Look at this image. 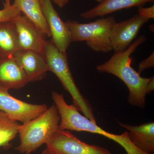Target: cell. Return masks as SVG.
<instances>
[{"instance_id":"cell-20","label":"cell","mask_w":154,"mask_h":154,"mask_svg":"<svg viewBox=\"0 0 154 154\" xmlns=\"http://www.w3.org/2000/svg\"><path fill=\"white\" fill-rule=\"evenodd\" d=\"M138 14L141 17L149 19L154 18V6L148 8H144L143 6L138 7Z\"/></svg>"},{"instance_id":"cell-11","label":"cell","mask_w":154,"mask_h":154,"mask_svg":"<svg viewBox=\"0 0 154 154\" xmlns=\"http://www.w3.org/2000/svg\"><path fill=\"white\" fill-rule=\"evenodd\" d=\"M13 56L29 82L43 79L48 71L46 62L42 54L33 51L19 50Z\"/></svg>"},{"instance_id":"cell-14","label":"cell","mask_w":154,"mask_h":154,"mask_svg":"<svg viewBox=\"0 0 154 154\" xmlns=\"http://www.w3.org/2000/svg\"><path fill=\"white\" fill-rule=\"evenodd\" d=\"M154 0H105L85 12L81 17L85 19L103 17L116 11L133 7L143 6L147 3L153 2Z\"/></svg>"},{"instance_id":"cell-4","label":"cell","mask_w":154,"mask_h":154,"mask_svg":"<svg viewBox=\"0 0 154 154\" xmlns=\"http://www.w3.org/2000/svg\"><path fill=\"white\" fill-rule=\"evenodd\" d=\"M60 122L57 107L53 105L38 117L22 123L18 131L20 144L15 149L22 154L35 151L59 129Z\"/></svg>"},{"instance_id":"cell-17","label":"cell","mask_w":154,"mask_h":154,"mask_svg":"<svg viewBox=\"0 0 154 154\" xmlns=\"http://www.w3.org/2000/svg\"><path fill=\"white\" fill-rule=\"evenodd\" d=\"M20 124L0 110V148L8 149L18 134Z\"/></svg>"},{"instance_id":"cell-16","label":"cell","mask_w":154,"mask_h":154,"mask_svg":"<svg viewBox=\"0 0 154 154\" xmlns=\"http://www.w3.org/2000/svg\"><path fill=\"white\" fill-rule=\"evenodd\" d=\"M19 50L13 21L0 22V59L12 56Z\"/></svg>"},{"instance_id":"cell-23","label":"cell","mask_w":154,"mask_h":154,"mask_svg":"<svg viewBox=\"0 0 154 154\" xmlns=\"http://www.w3.org/2000/svg\"><path fill=\"white\" fill-rule=\"evenodd\" d=\"M96 2H98L99 3H102V2H104L105 0H96Z\"/></svg>"},{"instance_id":"cell-8","label":"cell","mask_w":154,"mask_h":154,"mask_svg":"<svg viewBox=\"0 0 154 154\" xmlns=\"http://www.w3.org/2000/svg\"><path fill=\"white\" fill-rule=\"evenodd\" d=\"M149 19L136 14L130 19L116 22L110 32V39L114 52L124 51L136 38L140 30Z\"/></svg>"},{"instance_id":"cell-5","label":"cell","mask_w":154,"mask_h":154,"mask_svg":"<svg viewBox=\"0 0 154 154\" xmlns=\"http://www.w3.org/2000/svg\"><path fill=\"white\" fill-rule=\"evenodd\" d=\"M116 22L115 17L110 16L88 23L71 20L66 23L70 33L72 42L85 41L94 51L107 53L113 50L110 36Z\"/></svg>"},{"instance_id":"cell-24","label":"cell","mask_w":154,"mask_h":154,"mask_svg":"<svg viewBox=\"0 0 154 154\" xmlns=\"http://www.w3.org/2000/svg\"><path fill=\"white\" fill-rule=\"evenodd\" d=\"M30 154V153H25V154Z\"/></svg>"},{"instance_id":"cell-9","label":"cell","mask_w":154,"mask_h":154,"mask_svg":"<svg viewBox=\"0 0 154 154\" xmlns=\"http://www.w3.org/2000/svg\"><path fill=\"white\" fill-rule=\"evenodd\" d=\"M13 22L19 49L33 51L42 54L46 42V36L22 14Z\"/></svg>"},{"instance_id":"cell-3","label":"cell","mask_w":154,"mask_h":154,"mask_svg":"<svg viewBox=\"0 0 154 154\" xmlns=\"http://www.w3.org/2000/svg\"><path fill=\"white\" fill-rule=\"evenodd\" d=\"M42 54L46 62L48 71L56 75L65 90L70 94L73 105L91 121L96 123L90 102L81 94L75 82L69 66L66 53L59 50L52 41H46Z\"/></svg>"},{"instance_id":"cell-13","label":"cell","mask_w":154,"mask_h":154,"mask_svg":"<svg viewBox=\"0 0 154 154\" xmlns=\"http://www.w3.org/2000/svg\"><path fill=\"white\" fill-rule=\"evenodd\" d=\"M122 127L127 130L130 140L141 150L148 153L154 152V122L132 125L119 122Z\"/></svg>"},{"instance_id":"cell-2","label":"cell","mask_w":154,"mask_h":154,"mask_svg":"<svg viewBox=\"0 0 154 154\" xmlns=\"http://www.w3.org/2000/svg\"><path fill=\"white\" fill-rule=\"evenodd\" d=\"M52 99L60 116L59 129L78 132L86 131L101 135L120 145L127 154H153L145 152L136 146L130 140L127 131L122 134H116L102 129L97 123L92 122L82 115L73 105L68 104L63 94L52 92Z\"/></svg>"},{"instance_id":"cell-25","label":"cell","mask_w":154,"mask_h":154,"mask_svg":"<svg viewBox=\"0 0 154 154\" xmlns=\"http://www.w3.org/2000/svg\"><path fill=\"white\" fill-rule=\"evenodd\" d=\"M125 154H127V153H125Z\"/></svg>"},{"instance_id":"cell-12","label":"cell","mask_w":154,"mask_h":154,"mask_svg":"<svg viewBox=\"0 0 154 154\" xmlns=\"http://www.w3.org/2000/svg\"><path fill=\"white\" fill-rule=\"evenodd\" d=\"M28 83L25 73L13 56L0 59V85L9 90H19Z\"/></svg>"},{"instance_id":"cell-21","label":"cell","mask_w":154,"mask_h":154,"mask_svg":"<svg viewBox=\"0 0 154 154\" xmlns=\"http://www.w3.org/2000/svg\"><path fill=\"white\" fill-rule=\"evenodd\" d=\"M41 1L42 2V0H41ZM52 1L54 3H55L57 5L61 8H63L68 4L69 0H52Z\"/></svg>"},{"instance_id":"cell-15","label":"cell","mask_w":154,"mask_h":154,"mask_svg":"<svg viewBox=\"0 0 154 154\" xmlns=\"http://www.w3.org/2000/svg\"><path fill=\"white\" fill-rule=\"evenodd\" d=\"M21 13L46 36L50 37L47 21L42 8L41 0H14Z\"/></svg>"},{"instance_id":"cell-7","label":"cell","mask_w":154,"mask_h":154,"mask_svg":"<svg viewBox=\"0 0 154 154\" xmlns=\"http://www.w3.org/2000/svg\"><path fill=\"white\" fill-rule=\"evenodd\" d=\"M9 90L0 85V110L12 120L25 123L38 117L47 110L45 104H33L10 95Z\"/></svg>"},{"instance_id":"cell-10","label":"cell","mask_w":154,"mask_h":154,"mask_svg":"<svg viewBox=\"0 0 154 154\" xmlns=\"http://www.w3.org/2000/svg\"><path fill=\"white\" fill-rule=\"evenodd\" d=\"M41 5L52 38L51 41L59 50L66 53L72 40L66 23L61 19L51 0H42Z\"/></svg>"},{"instance_id":"cell-1","label":"cell","mask_w":154,"mask_h":154,"mask_svg":"<svg viewBox=\"0 0 154 154\" xmlns=\"http://www.w3.org/2000/svg\"><path fill=\"white\" fill-rule=\"evenodd\" d=\"M146 40L144 35L140 36L124 51L114 52L108 60L96 67L100 72L114 75L122 80L129 91L128 103L140 108L145 107L146 96L154 90V77L141 76L131 66V56Z\"/></svg>"},{"instance_id":"cell-19","label":"cell","mask_w":154,"mask_h":154,"mask_svg":"<svg viewBox=\"0 0 154 154\" xmlns=\"http://www.w3.org/2000/svg\"><path fill=\"white\" fill-rule=\"evenodd\" d=\"M154 52L153 51L149 56L145 59L142 61L139 64L137 72L140 74L142 72L146 69L154 67Z\"/></svg>"},{"instance_id":"cell-6","label":"cell","mask_w":154,"mask_h":154,"mask_svg":"<svg viewBox=\"0 0 154 154\" xmlns=\"http://www.w3.org/2000/svg\"><path fill=\"white\" fill-rule=\"evenodd\" d=\"M45 144L57 154H112L107 149L82 141L68 130H57Z\"/></svg>"},{"instance_id":"cell-18","label":"cell","mask_w":154,"mask_h":154,"mask_svg":"<svg viewBox=\"0 0 154 154\" xmlns=\"http://www.w3.org/2000/svg\"><path fill=\"white\" fill-rule=\"evenodd\" d=\"M3 8L0 10V22L13 21L21 15V11L11 0H5L3 2Z\"/></svg>"},{"instance_id":"cell-22","label":"cell","mask_w":154,"mask_h":154,"mask_svg":"<svg viewBox=\"0 0 154 154\" xmlns=\"http://www.w3.org/2000/svg\"><path fill=\"white\" fill-rule=\"evenodd\" d=\"M42 154H57L55 153L54 152L50 150L49 149L47 148L45 149L44 150L43 152H42Z\"/></svg>"}]
</instances>
